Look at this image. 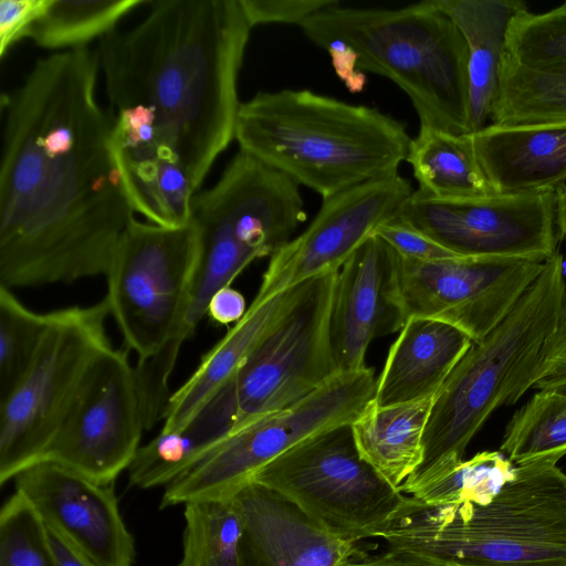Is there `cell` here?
<instances>
[{"label":"cell","instance_id":"41","mask_svg":"<svg viewBox=\"0 0 566 566\" xmlns=\"http://www.w3.org/2000/svg\"><path fill=\"white\" fill-rule=\"evenodd\" d=\"M534 389L566 391V335Z\"/></svg>","mask_w":566,"mask_h":566},{"label":"cell","instance_id":"15","mask_svg":"<svg viewBox=\"0 0 566 566\" xmlns=\"http://www.w3.org/2000/svg\"><path fill=\"white\" fill-rule=\"evenodd\" d=\"M128 353L112 347L96 360L43 460L102 484L129 468L146 427Z\"/></svg>","mask_w":566,"mask_h":566},{"label":"cell","instance_id":"17","mask_svg":"<svg viewBox=\"0 0 566 566\" xmlns=\"http://www.w3.org/2000/svg\"><path fill=\"white\" fill-rule=\"evenodd\" d=\"M15 492L97 566H133L134 537L118 509L114 484L98 483L65 465L42 460L14 478Z\"/></svg>","mask_w":566,"mask_h":566},{"label":"cell","instance_id":"19","mask_svg":"<svg viewBox=\"0 0 566 566\" xmlns=\"http://www.w3.org/2000/svg\"><path fill=\"white\" fill-rule=\"evenodd\" d=\"M233 497L243 518V566H345L356 558L355 543L256 482Z\"/></svg>","mask_w":566,"mask_h":566},{"label":"cell","instance_id":"31","mask_svg":"<svg viewBox=\"0 0 566 566\" xmlns=\"http://www.w3.org/2000/svg\"><path fill=\"white\" fill-rule=\"evenodd\" d=\"M514 468L501 451H482L441 471L408 496L428 506L483 505L512 478Z\"/></svg>","mask_w":566,"mask_h":566},{"label":"cell","instance_id":"9","mask_svg":"<svg viewBox=\"0 0 566 566\" xmlns=\"http://www.w3.org/2000/svg\"><path fill=\"white\" fill-rule=\"evenodd\" d=\"M105 297L50 312L25 376L0 402V484L43 460L96 360L109 348Z\"/></svg>","mask_w":566,"mask_h":566},{"label":"cell","instance_id":"36","mask_svg":"<svg viewBox=\"0 0 566 566\" xmlns=\"http://www.w3.org/2000/svg\"><path fill=\"white\" fill-rule=\"evenodd\" d=\"M250 25L287 23L302 25L312 15L340 6L338 0H239Z\"/></svg>","mask_w":566,"mask_h":566},{"label":"cell","instance_id":"28","mask_svg":"<svg viewBox=\"0 0 566 566\" xmlns=\"http://www.w3.org/2000/svg\"><path fill=\"white\" fill-rule=\"evenodd\" d=\"M148 0H48L28 38L48 50H77L115 31L117 22Z\"/></svg>","mask_w":566,"mask_h":566},{"label":"cell","instance_id":"34","mask_svg":"<svg viewBox=\"0 0 566 566\" xmlns=\"http://www.w3.org/2000/svg\"><path fill=\"white\" fill-rule=\"evenodd\" d=\"M0 566H56L44 521L19 492L0 511Z\"/></svg>","mask_w":566,"mask_h":566},{"label":"cell","instance_id":"4","mask_svg":"<svg viewBox=\"0 0 566 566\" xmlns=\"http://www.w3.org/2000/svg\"><path fill=\"white\" fill-rule=\"evenodd\" d=\"M234 139L323 200L397 175L411 142L405 124L376 107L289 88L242 102Z\"/></svg>","mask_w":566,"mask_h":566},{"label":"cell","instance_id":"32","mask_svg":"<svg viewBox=\"0 0 566 566\" xmlns=\"http://www.w3.org/2000/svg\"><path fill=\"white\" fill-rule=\"evenodd\" d=\"M505 52L518 67L566 76V2L541 13L520 10L509 24Z\"/></svg>","mask_w":566,"mask_h":566},{"label":"cell","instance_id":"5","mask_svg":"<svg viewBox=\"0 0 566 566\" xmlns=\"http://www.w3.org/2000/svg\"><path fill=\"white\" fill-rule=\"evenodd\" d=\"M301 29L328 52L337 72L373 73L396 83L420 126L470 134L467 43L436 0L398 9L337 6Z\"/></svg>","mask_w":566,"mask_h":566},{"label":"cell","instance_id":"30","mask_svg":"<svg viewBox=\"0 0 566 566\" xmlns=\"http://www.w3.org/2000/svg\"><path fill=\"white\" fill-rule=\"evenodd\" d=\"M566 123V76L530 72L504 60L490 124L522 126Z\"/></svg>","mask_w":566,"mask_h":566},{"label":"cell","instance_id":"37","mask_svg":"<svg viewBox=\"0 0 566 566\" xmlns=\"http://www.w3.org/2000/svg\"><path fill=\"white\" fill-rule=\"evenodd\" d=\"M48 0H1L0 1V56L28 33L44 10Z\"/></svg>","mask_w":566,"mask_h":566},{"label":"cell","instance_id":"2","mask_svg":"<svg viewBox=\"0 0 566 566\" xmlns=\"http://www.w3.org/2000/svg\"><path fill=\"white\" fill-rule=\"evenodd\" d=\"M251 29L239 0H159L136 27L99 40L116 161L148 222L188 224L193 196L235 138Z\"/></svg>","mask_w":566,"mask_h":566},{"label":"cell","instance_id":"14","mask_svg":"<svg viewBox=\"0 0 566 566\" xmlns=\"http://www.w3.org/2000/svg\"><path fill=\"white\" fill-rule=\"evenodd\" d=\"M545 261L458 256L422 262L397 254V289L407 319L440 321L480 342L511 312Z\"/></svg>","mask_w":566,"mask_h":566},{"label":"cell","instance_id":"26","mask_svg":"<svg viewBox=\"0 0 566 566\" xmlns=\"http://www.w3.org/2000/svg\"><path fill=\"white\" fill-rule=\"evenodd\" d=\"M406 161L418 190L441 200H473L497 195L475 154L470 134L454 135L420 126Z\"/></svg>","mask_w":566,"mask_h":566},{"label":"cell","instance_id":"29","mask_svg":"<svg viewBox=\"0 0 566 566\" xmlns=\"http://www.w3.org/2000/svg\"><path fill=\"white\" fill-rule=\"evenodd\" d=\"M514 465L566 454V391L538 390L506 424L500 450Z\"/></svg>","mask_w":566,"mask_h":566},{"label":"cell","instance_id":"35","mask_svg":"<svg viewBox=\"0 0 566 566\" xmlns=\"http://www.w3.org/2000/svg\"><path fill=\"white\" fill-rule=\"evenodd\" d=\"M374 235L405 259L430 262L459 256L398 217L379 226Z\"/></svg>","mask_w":566,"mask_h":566},{"label":"cell","instance_id":"20","mask_svg":"<svg viewBox=\"0 0 566 566\" xmlns=\"http://www.w3.org/2000/svg\"><path fill=\"white\" fill-rule=\"evenodd\" d=\"M496 193L558 189L566 181V123L497 126L470 134Z\"/></svg>","mask_w":566,"mask_h":566},{"label":"cell","instance_id":"13","mask_svg":"<svg viewBox=\"0 0 566 566\" xmlns=\"http://www.w3.org/2000/svg\"><path fill=\"white\" fill-rule=\"evenodd\" d=\"M557 189L441 200L415 190L396 217L459 256L546 261L557 251Z\"/></svg>","mask_w":566,"mask_h":566},{"label":"cell","instance_id":"42","mask_svg":"<svg viewBox=\"0 0 566 566\" xmlns=\"http://www.w3.org/2000/svg\"><path fill=\"white\" fill-rule=\"evenodd\" d=\"M556 224L559 237L566 240V186L557 189L556 197ZM564 276L566 279V262L564 261Z\"/></svg>","mask_w":566,"mask_h":566},{"label":"cell","instance_id":"16","mask_svg":"<svg viewBox=\"0 0 566 566\" xmlns=\"http://www.w3.org/2000/svg\"><path fill=\"white\" fill-rule=\"evenodd\" d=\"M399 174L367 181L323 200L296 238L271 258L253 301L263 302L311 279L337 272L413 193Z\"/></svg>","mask_w":566,"mask_h":566},{"label":"cell","instance_id":"39","mask_svg":"<svg viewBox=\"0 0 566 566\" xmlns=\"http://www.w3.org/2000/svg\"><path fill=\"white\" fill-rule=\"evenodd\" d=\"M345 566H449L421 555L388 548L385 553L367 558H353Z\"/></svg>","mask_w":566,"mask_h":566},{"label":"cell","instance_id":"38","mask_svg":"<svg viewBox=\"0 0 566 566\" xmlns=\"http://www.w3.org/2000/svg\"><path fill=\"white\" fill-rule=\"evenodd\" d=\"M247 310L243 294L231 286H226L217 291L211 297L207 315L220 325H228L239 322Z\"/></svg>","mask_w":566,"mask_h":566},{"label":"cell","instance_id":"24","mask_svg":"<svg viewBox=\"0 0 566 566\" xmlns=\"http://www.w3.org/2000/svg\"><path fill=\"white\" fill-rule=\"evenodd\" d=\"M235 427L232 378L178 430L160 431L139 447L128 470L129 484L167 485L203 459Z\"/></svg>","mask_w":566,"mask_h":566},{"label":"cell","instance_id":"25","mask_svg":"<svg viewBox=\"0 0 566 566\" xmlns=\"http://www.w3.org/2000/svg\"><path fill=\"white\" fill-rule=\"evenodd\" d=\"M436 397L378 407L373 401L350 424L361 458L399 489L423 457V434Z\"/></svg>","mask_w":566,"mask_h":566},{"label":"cell","instance_id":"8","mask_svg":"<svg viewBox=\"0 0 566 566\" xmlns=\"http://www.w3.org/2000/svg\"><path fill=\"white\" fill-rule=\"evenodd\" d=\"M198 250L191 221L179 228L134 218L123 233L105 273L104 296L127 350L137 363L151 359L171 374Z\"/></svg>","mask_w":566,"mask_h":566},{"label":"cell","instance_id":"1","mask_svg":"<svg viewBox=\"0 0 566 566\" xmlns=\"http://www.w3.org/2000/svg\"><path fill=\"white\" fill-rule=\"evenodd\" d=\"M87 48L35 61L2 97L0 285L105 275L134 217Z\"/></svg>","mask_w":566,"mask_h":566},{"label":"cell","instance_id":"3","mask_svg":"<svg viewBox=\"0 0 566 566\" xmlns=\"http://www.w3.org/2000/svg\"><path fill=\"white\" fill-rule=\"evenodd\" d=\"M565 335L566 279L557 251L505 318L454 366L434 398L422 461L398 490L408 495L462 461L490 416L534 389Z\"/></svg>","mask_w":566,"mask_h":566},{"label":"cell","instance_id":"27","mask_svg":"<svg viewBox=\"0 0 566 566\" xmlns=\"http://www.w3.org/2000/svg\"><path fill=\"white\" fill-rule=\"evenodd\" d=\"M184 516L177 566H243V518L234 497L186 503Z\"/></svg>","mask_w":566,"mask_h":566},{"label":"cell","instance_id":"10","mask_svg":"<svg viewBox=\"0 0 566 566\" xmlns=\"http://www.w3.org/2000/svg\"><path fill=\"white\" fill-rule=\"evenodd\" d=\"M376 381L368 367L337 371L291 407L232 431L196 465L166 485L160 506L232 499L292 447L353 423L373 401Z\"/></svg>","mask_w":566,"mask_h":566},{"label":"cell","instance_id":"18","mask_svg":"<svg viewBox=\"0 0 566 566\" xmlns=\"http://www.w3.org/2000/svg\"><path fill=\"white\" fill-rule=\"evenodd\" d=\"M396 268L397 253L371 235L339 269L328 325L336 373L367 367L365 357L371 342L400 332L405 325Z\"/></svg>","mask_w":566,"mask_h":566},{"label":"cell","instance_id":"22","mask_svg":"<svg viewBox=\"0 0 566 566\" xmlns=\"http://www.w3.org/2000/svg\"><path fill=\"white\" fill-rule=\"evenodd\" d=\"M298 285L263 301H252L243 317L200 359L190 377L171 394L160 431L184 427L230 380L254 348L294 303Z\"/></svg>","mask_w":566,"mask_h":566},{"label":"cell","instance_id":"6","mask_svg":"<svg viewBox=\"0 0 566 566\" xmlns=\"http://www.w3.org/2000/svg\"><path fill=\"white\" fill-rule=\"evenodd\" d=\"M380 538L449 566H566V474L553 460L515 465L483 505L409 496Z\"/></svg>","mask_w":566,"mask_h":566},{"label":"cell","instance_id":"12","mask_svg":"<svg viewBox=\"0 0 566 566\" xmlns=\"http://www.w3.org/2000/svg\"><path fill=\"white\" fill-rule=\"evenodd\" d=\"M337 274L300 284L292 306L232 377L233 431L291 407L336 373L328 325Z\"/></svg>","mask_w":566,"mask_h":566},{"label":"cell","instance_id":"23","mask_svg":"<svg viewBox=\"0 0 566 566\" xmlns=\"http://www.w3.org/2000/svg\"><path fill=\"white\" fill-rule=\"evenodd\" d=\"M462 33L468 48L469 128L491 122L496 105L509 24L525 3L520 0H436Z\"/></svg>","mask_w":566,"mask_h":566},{"label":"cell","instance_id":"40","mask_svg":"<svg viewBox=\"0 0 566 566\" xmlns=\"http://www.w3.org/2000/svg\"><path fill=\"white\" fill-rule=\"evenodd\" d=\"M46 530L56 566H97L55 530L48 525Z\"/></svg>","mask_w":566,"mask_h":566},{"label":"cell","instance_id":"21","mask_svg":"<svg viewBox=\"0 0 566 566\" xmlns=\"http://www.w3.org/2000/svg\"><path fill=\"white\" fill-rule=\"evenodd\" d=\"M472 343L452 325L409 317L389 348L373 402L386 407L436 397Z\"/></svg>","mask_w":566,"mask_h":566},{"label":"cell","instance_id":"33","mask_svg":"<svg viewBox=\"0 0 566 566\" xmlns=\"http://www.w3.org/2000/svg\"><path fill=\"white\" fill-rule=\"evenodd\" d=\"M49 322L50 312L32 311L0 285V402L28 373Z\"/></svg>","mask_w":566,"mask_h":566},{"label":"cell","instance_id":"11","mask_svg":"<svg viewBox=\"0 0 566 566\" xmlns=\"http://www.w3.org/2000/svg\"><path fill=\"white\" fill-rule=\"evenodd\" d=\"M350 424L297 443L252 482L284 496L339 538L356 543L380 537L409 496L361 458Z\"/></svg>","mask_w":566,"mask_h":566},{"label":"cell","instance_id":"7","mask_svg":"<svg viewBox=\"0 0 566 566\" xmlns=\"http://www.w3.org/2000/svg\"><path fill=\"white\" fill-rule=\"evenodd\" d=\"M305 220L300 186L239 149L214 186L191 201L198 250L180 345L207 315L213 294L251 262L271 258Z\"/></svg>","mask_w":566,"mask_h":566}]
</instances>
